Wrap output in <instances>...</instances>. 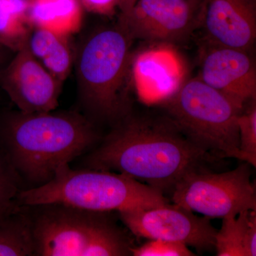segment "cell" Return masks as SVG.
<instances>
[{"instance_id":"obj_1","label":"cell","mask_w":256,"mask_h":256,"mask_svg":"<svg viewBox=\"0 0 256 256\" xmlns=\"http://www.w3.org/2000/svg\"><path fill=\"white\" fill-rule=\"evenodd\" d=\"M215 156L192 141L165 116L130 112L112 126L84 161L88 169L128 175L164 194L188 172Z\"/></svg>"},{"instance_id":"obj_2","label":"cell","mask_w":256,"mask_h":256,"mask_svg":"<svg viewBox=\"0 0 256 256\" xmlns=\"http://www.w3.org/2000/svg\"><path fill=\"white\" fill-rule=\"evenodd\" d=\"M99 138L95 124L75 111L0 112V149L31 188L50 182Z\"/></svg>"},{"instance_id":"obj_3","label":"cell","mask_w":256,"mask_h":256,"mask_svg":"<svg viewBox=\"0 0 256 256\" xmlns=\"http://www.w3.org/2000/svg\"><path fill=\"white\" fill-rule=\"evenodd\" d=\"M132 42L117 22L96 30L79 47L76 56L79 100L94 124L114 126L131 112Z\"/></svg>"},{"instance_id":"obj_4","label":"cell","mask_w":256,"mask_h":256,"mask_svg":"<svg viewBox=\"0 0 256 256\" xmlns=\"http://www.w3.org/2000/svg\"><path fill=\"white\" fill-rule=\"evenodd\" d=\"M20 206L60 204L95 212H120L162 206L168 200L159 190L130 176L106 170H72L63 165L52 180L22 190Z\"/></svg>"},{"instance_id":"obj_5","label":"cell","mask_w":256,"mask_h":256,"mask_svg":"<svg viewBox=\"0 0 256 256\" xmlns=\"http://www.w3.org/2000/svg\"><path fill=\"white\" fill-rule=\"evenodd\" d=\"M34 207L35 214H28L34 256H132V244L110 212L60 204Z\"/></svg>"},{"instance_id":"obj_6","label":"cell","mask_w":256,"mask_h":256,"mask_svg":"<svg viewBox=\"0 0 256 256\" xmlns=\"http://www.w3.org/2000/svg\"><path fill=\"white\" fill-rule=\"evenodd\" d=\"M192 141L215 156L242 160L237 120L244 108L196 77L160 102Z\"/></svg>"},{"instance_id":"obj_7","label":"cell","mask_w":256,"mask_h":256,"mask_svg":"<svg viewBox=\"0 0 256 256\" xmlns=\"http://www.w3.org/2000/svg\"><path fill=\"white\" fill-rule=\"evenodd\" d=\"M248 163L233 170L210 172L203 168L188 172L173 188L175 204L208 218H224L256 210V188Z\"/></svg>"},{"instance_id":"obj_8","label":"cell","mask_w":256,"mask_h":256,"mask_svg":"<svg viewBox=\"0 0 256 256\" xmlns=\"http://www.w3.org/2000/svg\"><path fill=\"white\" fill-rule=\"evenodd\" d=\"M203 0H137L118 23L130 37L172 44L201 26Z\"/></svg>"},{"instance_id":"obj_9","label":"cell","mask_w":256,"mask_h":256,"mask_svg":"<svg viewBox=\"0 0 256 256\" xmlns=\"http://www.w3.org/2000/svg\"><path fill=\"white\" fill-rule=\"evenodd\" d=\"M118 214L122 223L136 236L184 244L198 252L214 248L217 230L210 218L194 214L175 204Z\"/></svg>"},{"instance_id":"obj_10","label":"cell","mask_w":256,"mask_h":256,"mask_svg":"<svg viewBox=\"0 0 256 256\" xmlns=\"http://www.w3.org/2000/svg\"><path fill=\"white\" fill-rule=\"evenodd\" d=\"M63 82L50 73L26 46L15 52L0 77V86L24 112L55 110Z\"/></svg>"},{"instance_id":"obj_11","label":"cell","mask_w":256,"mask_h":256,"mask_svg":"<svg viewBox=\"0 0 256 256\" xmlns=\"http://www.w3.org/2000/svg\"><path fill=\"white\" fill-rule=\"evenodd\" d=\"M198 78L240 107L256 99V68L249 52L205 43Z\"/></svg>"},{"instance_id":"obj_12","label":"cell","mask_w":256,"mask_h":256,"mask_svg":"<svg viewBox=\"0 0 256 256\" xmlns=\"http://www.w3.org/2000/svg\"><path fill=\"white\" fill-rule=\"evenodd\" d=\"M172 44H152L131 58V82L146 101L160 102L174 95L188 80V68Z\"/></svg>"},{"instance_id":"obj_13","label":"cell","mask_w":256,"mask_h":256,"mask_svg":"<svg viewBox=\"0 0 256 256\" xmlns=\"http://www.w3.org/2000/svg\"><path fill=\"white\" fill-rule=\"evenodd\" d=\"M252 0H203L201 26L205 43L249 52L256 38Z\"/></svg>"},{"instance_id":"obj_14","label":"cell","mask_w":256,"mask_h":256,"mask_svg":"<svg viewBox=\"0 0 256 256\" xmlns=\"http://www.w3.org/2000/svg\"><path fill=\"white\" fill-rule=\"evenodd\" d=\"M68 38L46 28L32 26L25 44L32 56L62 82L68 78L74 63Z\"/></svg>"},{"instance_id":"obj_15","label":"cell","mask_w":256,"mask_h":256,"mask_svg":"<svg viewBox=\"0 0 256 256\" xmlns=\"http://www.w3.org/2000/svg\"><path fill=\"white\" fill-rule=\"evenodd\" d=\"M84 10L79 0H32L28 18L32 26L70 37L82 28Z\"/></svg>"},{"instance_id":"obj_16","label":"cell","mask_w":256,"mask_h":256,"mask_svg":"<svg viewBox=\"0 0 256 256\" xmlns=\"http://www.w3.org/2000/svg\"><path fill=\"white\" fill-rule=\"evenodd\" d=\"M256 210L222 218L214 248L218 256H256Z\"/></svg>"},{"instance_id":"obj_17","label":"cell","mask_w":256,"mask_h":256,"mask_svg":"<svg viewBox=\"0 0 256 256\" xmlns=\"http://www.w3.org/2000/svg\"><path fill=\"white\" fill-rule=\"evenodd\" d=\"M32 0H0V43L16 52L26 44L32 26Z\"/></svg>"},{"instance_id":"obj_18","label":"cell","mask_w":256,"mask_h":256,"mask_svg":"<svg viewBox=\"0 0 256 256\" xmlns=\"http://www.w3.org/2000/svg\"><path fill=\"white\" fill-rule=\"evenodd\" d=\"M34 256L31 220L22 206L20 210L0 220V256Z\"/></svg>"},{"instance_id":"obj_19","label":"cell","mask_w":256,"mask_h":256,"mask_svg":"<svg viewBox=\"0 0 256 256\" xmlns=\"http://www.w3.org/2000/svg\"><path fill=\"white\" fill-rule=\"evenodd\" d=\"M22 180L0 149V220L20 210L18 197Z\"/></svg>"},{"instance_id":"obj_20","label":"cell","mask_w":256,"mask_h":256,"mask_svg":"<svg viewBox=\"0 0 256 256\" xmlns=\"http://www.w3.org/2000/svg\"><path fill=\"white\" fill-rule=\"evenodd\" d=\"M239 150L242 161L256 166V99L244 106L238 120Z\"/></svg>"},{"instance_id":"obj_21","label":"cell","mask_w":256,"mask_h":256,"mask_svg":"<svg viewBox=\"0 0 256 256\" xmlns=\"http://www.w3.org/2000/svg\"><path fill=\"white\" fill-rule=\"evenodd\" d=\"M131 255L134 256H192L196 254L184 244L165 242L161 240H150L131 248Z\"/></svg>"},{"instance_id":"obj_22","label":"cell","mask_w":256,"mask_h":256,"mask_svg":"<svg viewBox=\"0 0 256 256\" xmlns=\"http://www.w3.org/2000/svg\"><path fill=\"white\" fill-rule=\"evenodd\" d=\"M82 9L92 14L110 16L119 8V0H79Z\"/></svg>"},{"instance_id":"obj_23","label":"cell","mask_w":256,"mask_h":256,"mask_svg":"<svg viewBox=\"0 0 256 256\" xmlns=\"http://www.w3.org/2000/svg\"><path fill=\"white\" fill-rule=\"evenodd\" d=\"M14 53L15 52L0 43V77Z\"/></svg>"},{"instance_id":"obj_24","label":"cell","mask_w":256,"mask_h":256,"mask_svg":"<svg viewBox=\"0 0 256 256\" xmlns=\"http://www.w3.org/2000/svg\"><path fill=\"white\" fill-rule=\"evenodd\" d=\"M137 0H119L118 10L120 14H126L131 8Z\"/></svg>"},{"instance_id":"obj_25","label":"cell","mask_w":256,"mask_h":256,"mask_svg":"<svg viewBox=\"0 0 256 256\" xmlns=\"http://www.w3.org/2000/svg\"><path fill=\"white\" fill-rule=\"evenodd\" d=\"M252 1H255V2H256V0H252Z\"/></svg>"}]
</instances>
